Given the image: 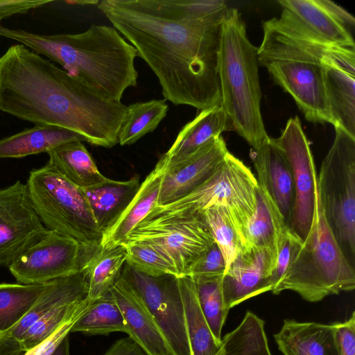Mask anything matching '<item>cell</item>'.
I'll return each mask as SVG.
<instances>
[{
  "instance_id": "obj_1",
  "label": "cell",
  "mask_w": 355,
  "mask_h": 355,
  "mask_svg": "<svg viewBox=\"0 0 355 355\" xmlns=\"http://www.w3.org/2000/svg\"><path fill=\"white\" fill-rule=\"evenodd\" d=\"M157 76L164 100L220 105L218 53L224 0H102L96 5Z\"/></svg>"
},
{
  "instance_id": "obj_2",
  "label": "cell",
  "mask_w": 355,
  "mask_h": 355,
  "mask_svg": "<svg viewBox=\"0 0 355 355\" xmlns=\"http://www.w3.org/2000/svg\"><path fill=\"white\" fill-rule=\"evenodd\" d=\"M0 110L35 125L73 131L95 146L111 148L128 105L107 98L23 44L0 57Z\"/></svg>"
},
{
  "instance_id": "obj_3",
  "label": "cell",
  "mask_w": 355,
  "mask_h": 355,
  "mask_svg": "<svg viewBox=\"0 0 355 355\" xmlns=\"http://www.w3.org/2000/svg\"><path fill=\"white\" fill-rule=\"evenodd\" d=\"M0 36L47 57L114 101H121L124 92L137 85V51L114 27L94 24L77 34L40 35L0 25Z\"/></svg>"
},
{
  "instance_id": "obj_4",
  "label": "cell",
  "mask_w": 355,
  "mask_h": 355,
  "mask_svg": "<svg viewBox=\"0 0 355 355\" xmlns=\"http://www.w3.org/2000/svg\"><path fill=\"white\" fill-rule=\"evenodd\" d=\"M259 62L295 101L306 119L334 125L324 82V64L355 76V49L315 44L284 34L271 19L263 23Z\"/></svg>"
},
{
  "instance_id": "obj_5",
  "label": "cell",
  "mask_w": 355,
  "mask_h": 355,
  "mask_svg": "<svg viewBox=\"0 0 355 355\" xmlns=\"http://www.w3.org/2000/svg\"><path fill=\"white\" fill-rule=\"evenodd\" d=\"M257 48L248 39L239 10L223 15L218 53L220 105L234 130L253 148L268 139L261 113Z\"/></svg>"
},
{
  "instance_id": "obj_6",
  "label": "cell",
  "mask_w": 355,
  "mask_h": 355,
  "mask_svg": "<svg viewBox=\"0 0 355 355\" xmlns=\"http://www.w3.org/2000/svg\"><path fill=\"white\" fill-rule=\"evenodd\" d=\"M354 288V267L318 207L307 236L296 245L282 279L271 292L278 295L289 290L316 302Z\"/></svg>"
},
{
  "instance_id": "obj_7",
  "label": "cell",
  "mask_w": 355,
  "mask_h": 355,
  "mask_svg": "<svg viewBox=\"0 0 355 355\" xmlns=\"http://www.w3.org/2000/svg\"><path fill=\"white\" fill-rule=\"evenodd\" d=\"M26 184L33 206L46 228L77 241L88 261L100 249L103 234L81 188L47 163L31 171Z\"/></svg>"
},
{
  "instance_id": "obj_8",
  "label": "cell",
  "mask_w": 355,
  "mask_h": 355,
  "mask_svg": "<svg viewBox=\"0 0 355 355\" xmlns=\"http://www.w3.org/2000/svg\"><path fill=\"white\" fill-rule=\"evenodd\" d=\"M318 176V205L345 255L355 252V137L335 126Z\"/></svg>"
},
{
  "instance_id": "obj_9",
  "label": "cell",
  "mask_w": 355,
  "mask_h": 355,
  "mask_svg": "<svg viewBox=\"0 0 355 355\" xmlns=\"http://www.w3.org/2000/svg\"><path fill=\"white\" fill-rule=\"evenodd\" d=\"M121 275L153 318L171 354L191 355L178 277L148 275L127 263Z\"/></svg>"
},
{
  "instance_id": "obj_10",
  "label": "cell",
  "mask_w": 355,
  "mask_h": 355,
  "mask_svg": "<svg viewBox=\"0 0 355 355\" xmlns=\"http://www.w3.org/2000/svg\"><path fill=\"white\" fill-rule=\"evenodd\" d=\"M272 139L287 159L293 174L295 200L291 230L304 240L319 207L318 175L309 143L297 116L288 120L278 138Z\"/></svg>"
},
{
  "instance_id": "obj_11",
  "label": "cell",
  "mask_w": 355,
  "mask_h": 355,
  "mask_svg": "<svg viewBox=\"0 0 355 355\" xmlns=\"http://www.w3.org/2000/svg\"><path fill=\"white\" fill-rule=\"evenodd\" d=\"M85 252L75 239L49 232L8 266L19 284H42L83 270Z\"/></svg>"
},
{
  "instance_id": "obj_12",
  "label": "cell",
  "mask_w": 355,
  "mask_h": 355,
  "mask_svg": "<svg viewBox=\"0 0 355 355\" xmlns=\"http://www.w3.org/2000/svg\"><path fill=\"white\" fill-rule=\"evenodd\" d=\"M48 232L33 206L26 184L17 181L0 189V266L8 267Z\"/></svg>"
},
{
  "instance_id": "obj_13",
  "label": "cell",
  "mask_w": 355,
  "mask_h": 355,
  "mask_svg": "<svg viewBox=\"0 0 355 355\" xmlns=\"http://www.w3.org/2000/svg\"><path fill=\"white\" fill-rule=\"evenodd\" d=\"M146 241L160 247L187 276L194 262L215 242L203 217L159 225L137 226L125 242Z\"/></svg>"
},
{
  "instance_id": "obj_14",
  "label": "cell",
  "mask_w": 355,
  "mask_h": 355,
  "mask_svg": "<svg viewBox=\"0 0 355 355\" xmlns=\"http://www.w3.org/2000/svg\"><path fill=\"white\" fill-rule=\"evenodd\" d=\"M279 18L274 26L288 36L315 44L355 49L354 37L341 27L316 0H279Z\"/></svg>"
},
{
  "instance_id": "obj_15",
  "label": "cell",
  "mask_w": 355,
  "mask_h": 355,
  "mask_svg": "<svg viewBox=\"0 0 355 355\" xmlns=\"http://www.w3.org/2000/svg\"><path fill=\"white\" fill-rule=\"evenodd\" d=\"M276 252L272 248L245 246L225 271L222 280L224 302L228 309L267 291Z\"/></svg>"
},
{
  "instance_id": "obj_16",
  "label": "cell",
  "mask_w": 355,
  "mask_h": 355,
  "mask_svg": "<svg viewBox=\"0 0 355 355\" xmlns=\"http://www.w3.org/2000/svg\"><path fill=\"white\" fill-rule=\"evenodd\" d=\"M229 153L222 137L211 139L186 160L164 168L156 206L172 202L205 182Z\"/></svg>"
},
{
  "instance_id": "obj_17",
  "label": "cell",
  "mask_w": 355,
  "mask_h": 355,
  "mask_svg": "<svg viewBox=\"0 0 355 355\" xmlns=\"http://www.w3.org/2000/svg\"><path fill=\"white\" fill-rule=\"evenodd\" d=\"M252 159L257 171L258 186L269 195L291 229L295 190L287 159L270 137L254 149Z\"/></svg>"
},
{
  "instance_id": "obj_18",
  "label": "cell",
  "mask_w": 355,
  "mask_h": 355,
  "mask_svg": "<svg viewBox=\"0 0 355 355\" xmlns=\"http://www.w3.org/2000/svg\"><path fill=\"white\" fill-rule=\"evenodd\" d=\"M87 291L88 282L84 270L47 282L28 313L11 329L0 333V354L17 352L18 341L31 325L57 306L82 301L87 297Z\"/></svg>"
},
{
  "instance_id": "obj_19",
  "label": "cell",
  "mask_w": 355,
  "mask_h": 355,
  "mask_svg": "<svg viewBox=\"0 0 355 355\" xmlns=\"http://www.w3.org/2000/svg\"><path fill=\"white\" fill-rule=\"evenodd\" d=\"M110 291L122 312L128 336L147 355H171L153 318L121 275Z\"/></svg>"
},
{
  "instance_id": "obj_20",
  "label": "cell",
  "mask_w": 355,
  "mask_h": 355,
  "mask_svg": "<svg viewBox=\"0 0 355 355\" xmlns=\"http://www.w3.org/2000/svg\"><path fill=\"white\" fill-rule=\"evenodd\" d=\"M234 130L220 105L202 110L183 126L171 148L159 159L164 168L193 156L224 131Z\"/></svg>"
},
{
  "instance_id": "obj_21",
  "label": "cell",
  "mask_w": 355,
  "mask_h": 355,
  "mask_svg": "<svg viewBox=\"0 0 355 355\" xmlns=\"http://www.w3.org/2000/svg\"><path fill=\"white\" fill-rule=\"evenodd\" d=\"M274 339L284 355H338L336 322L285 319Z\"/></svg>"
},
{
  "instance_id": "obj_22",
  "label": "cell",
  "mask_w": 355,
  "mask_h": 355,
  "mask_svg": "<svg viewBox=\"0 0 355 355\" xmlns=\"http://www.w3.org/2000/svg\"><path fill=\"white\" fill-rule=\"evenodd\" d=\"M139 176L128 180L108 179L90 187L81 188L98 230L105 233L122 214L137 193Z\"/></svg>"
},
{
  "instance_id": "obj_23",
  "label": "cell",
  "mask_w": 355,
  "mask_h": 355,
  "mask_svg": "<svg viewBox=\"0 0 355 355\" xmlns=\"http://www.w3.org/2000/svg\"><path fill=\"white\" fill-rule=\"evenodd\" d=\"M164 170V166L159 160L122 214L103 234L101 248L123 244L128 234L157 205Z\"/></svg>"
},
{
  "instance_id": "obj_24",
  "label": "cell",
  "mask_w": 355,
  "mask_h": 355,
  "mask_svg": "<svg viewBox=\"0 0 355 355\" xmlns=\"http://www.w3.org/2000/svg\"><path fill=\"white\" fill-rule=\"evenodd\" d=\"M86 141L70 130L47 125H35L0 139V158H21L49 151L64 144Z\"/></svg>"
},
{
  "instance_id": "obj_25",
  "label": "cell",
  "mask_w": 355,
  "mask_h": 355,
  "mask_svg": "<svg viewBox=\"0 0 355 355\" xmlns=\"http://www.w3.org/2000/svg\"><path fill=\"white\" fill-rule=\"evenodd\" d=\"M47 164L71 183L80 188L102 184L109 178L98 170L90 153L80 141L64 144L48 153Z\"/></svg>"
},
{
  "instance_id": "obj_26",
  "label": "cell",
  "mask_w": 355,
  "mask_h": 355,
  "mask_svg": "<svg viewBox=\"0 0 355 355\" xmlns=\"http://www.w3.org/2000/svg\"><path fill=\"white\" fill-rule=\"evenodd\" d=\"M178 282L191 355H224L221 343L214 338L201 311L195 282L189 276L179 277Z\"/></svg>"
},
{
  "instance_id": "obj_27",
  "label": "cell",
  "mask_w": 355,
  "mask_h": 355,
  "mask_svg": "<svg viewBox=\"0 0 355 355\" xmlns=\"http://www.w3.org/2000/svg\"><path fill=\"white\" fill-rule=\"evenodd\" d=\"M324 82L334 126L355 137V76L325 63Z\"/></svg>"
},
{
  "instance_id": "obj_28",
  "label": "cell",
  "mask_w": 355,
  "mask_h": 355,
  "mask_svg": "<svg viewBox=\"0 0 355 355\" xmlns=\"http://www.w3.org/2000/svg\"><path fill=\"white\" fill-rule=\"evenodd\" d=\"M124 244L100 248L85 264L88 282L87 298L93 302L110 291L127 261Z\"/></svg>"
},
{
  "instance_id": "obj_29",
  "label": "cell",
  "mask_w": 355,
  "mask_h": 355,
  "mask_svg": "<svg viewBox=\"0 0 355 355\" xmlns=\"http://www.w3.org/2000/svg\"><path fill=\"white\" fill-rule=\"evenodd\" d=\"M224 355H272L265 322L250 311L233 331L221 338Z\"/></svg>"
},
{
  "instance_id": "obj_30",
  "label": "cell",
  "mask_w": 355,
  "mask_h": 355,
  "mask_svg": "<svg viewBox=\"0 0 355 355\" xmlns=\"http://www.w3.org/2000/svg\"><path fill=\"white\" fill-rule=\"evenodd\" d=\"M114 331L126 333V329L122 312L109 291L91 303L72 326L70 333L107 335Z\"/></svg>"
},
{
  "instance_id": "obj_31",
  "label": "cell",
  "mask_w": 355,
  "mask_h": 355,
  "mask_svg": "<svg viewBox=\"0 0 355 355\" xmlns=\"http://www.w3.org/2000/svg\"><path fill=\"white\" fill-rule=\"evenodd\" d=\"M47 283H0V333L14 327L36 302Z\"/></svg>"
},
{
  "instance_id": "obj_32",
  "label": "cell",
  "mask_w": 355,
  "mask_h": 355,
  "mask_svg": "<svg viewBox=\"0 0 355 355\" xmlns=\"http://www.w3.org/2000/svg\"><path fill=\"white\" fill-rule=\"evenodd\" d=\"M165 100H150L128 105V116L119 135L121 146L131 145L145 135L154 131L166 116Z\"/></svg>"
},
{
  "instance_id": "obj_33",
  "label": "cell",
  "mask_w": 355,
  "mask_h": 355,
  "mask_svg": "<svg viewBox=\"0 0 355 355\" xmlns=\"http://www.w3.org/2000/svg\"><path fill=\"white\" fill-rule=\"evenodd\" d=\"M202 217L223 256L226 270L243 248L232 217L229 210L221 205L207 208Z\"/></svg>"
},
{
  "instance_id": "obj_34",
  "label": "cell",
  "mask_w": 355,
  "mask_h": 355,
  "mask_svg": "<svg viewBox=\"0 0 355 355\" xmlns=\"http://www.w3.org/2000/svg\"><path fill=\"white\" fill-rule=\"evenodd\" d=\"M91 303L86 297L80 302L62 304L51 310L23 334L16 345L15 350L27 352L35 347Z\"/></svg>"
},
{
  "instance_id": "obj_35",
  "label": "cell",
  "mask_w": 355,
  "mask_h": 355,
  "mask_svg": "<svg viewBox=\"0 0 355 355\" xmlns=\"http://www.w3.org/2000/svg\"><path fill=\"white\" fill-rule=\"evenodd\" d=\"M124 245L128 252L126 263L136 270L151 276L181 277L174 262L158 245L141 240Z\"/></svg>"
},
{
  "instance_id": "obj_36",
  "label": "cell",
  "mask_w": 355,
  "mask_h": 355,
  "mask_svg": "<svg viewBox=\"0 0 355 355\" xmlns=\"http://www.w3.org/2000/svg\"><path fill=\"white\" fill-rule=\"evenodd\" d=\"M223 277L195 283L201 311L217 341L221 343L222 329L230 309L224 302Z\"/></svg>"
},
{
  "instance_id": "obj_37",
  "label": "cell",
  "mask_w": 355,
  "mask_h": 355,
  "mask_svg": "<svg viewBox=\"0 0 355 355\" xmlns=\"http://www.w3.org/2000/svg\"><path fill=\"white\" fill-rule=\"evenodd\" d=\"M225 263L223 256L214 242L192 265L187 276L195 283L223 277Z\"/></svg>"
},
{
  "instance_id": "obj_38",
  "label": "cell",
  "mask_w": 355,
  "mask_h": 355,
  "mask_svg": "<svg viewBox=\"0 0 355 355\" xmlns=\"http://www.w3.org/2000/svg\"><path fill=\"white\" fill-rule=\"evenodd\" d=\"M89 305L62 324L44 340L28 351L25 352L24 355H51L62 340L69 335L72 326L85 313Z\"/></svg>"
},
{
  "instance_id": "obj_39",
  "label": "cell",
  "mask_w": 355,
  "mask_h": 355,
  "mask_svg": "<svg viewBox=\"0 0 355 355\" xmlns=\"http://www.w3.org/2000/svg\"><path fill=\"white\" fill-rule=\"evenodd\" d=\"M338 355H355V313L343 322H336Z\"/></svg>"
},
{
  "instance_id": "obj_40",
  "label": "cell",
  "mask_w": 355,
  "mask_h": 355,
  "mask_svg": "<svg viewBox=\"0 0 355 355\" xmlns=\"http://www.w3.org/2000/svg\"><path fill=\"white\" fill-rule=\"evenodd\" d=\"M52 2L53 0H0V25L5 19L16 15L26 14L31 10Z\"/></svg>"
},
{
  "instance_id": "obj_41",
  "label": "cell",
  "mask_w": 355,
  "mask_h": 355,
  "mask_svg": "<svg viewBox=\"0 0 355 355\" xmlns=\"http://www.w3.org/2000/svg\"><path fill=\"white\" fill-rule=\"evenodd\" d=\"M316 1L341 27L354 37L355 19L350 13L331 1Z\"/></svg>"
},
{
  "instance_id": "obj_42",
  "label": "cell",
  "mask_w": 355,
  "mask_h": 355,
  "mask_svg": "<svg viewBox=\"0 0 355 355\" xmlns=\"http://www.w3.org/2000/svg\"><path fill=\"white\" fill-rule=\"evenodd\" d=\"M103 355H147L129 336L117 340Z\"/></svg>"
},
{
  "instance_id": "obj_43",
  "label": "cell",
  "mask_w": 355,
  "mask_h": 355,
  "mask_svg": "<svg viewBox=\"0 0 355 355\" xmlns=\"http://www.w3.org/2000/svg\"><path fill=\"white\" fill-rule=\"evenodd\" d=\"M51 355H70L69 335L62 340Z\"/></svg>"
},
{
  "instance_id": "obj_44",
  "label": "cell",
  "mask_w": 355,
  "mask_h": 355,
  "mask_svg": "<svg viewBox=\"0 0 355 355\" xmlns=\"http://www.w3.org/2000/svg\"><path fill=\"white\" fill-rule=\"evenodd\" d=\"M99 1H68L71 3H76L81 6L87 5V4H94L97 5Z\"/></svg>"
},
{
  "instance_id": "obj_45",
  "label": "cell",
  "mask_w": 355,
  "mask_h": 355,
  "mask_svg": "<svg viewBox=\"0 0 355 355\" xmlns=\"http://www.w3.org/2000/svg\"><path fill=\"white\" fill-rule=\"evenodd\" d=\"M25 353V352H23V351H18V352H13V353H10V354H0V355H24Z\"/></svg>"
}]
</instances>
